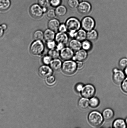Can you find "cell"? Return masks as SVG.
Returning a JSON list of instances; mask_svg holds the SVG:
<instances>
[{
    "label": "cell",
    "instance_id": "1",
    "mask_svg": "<svg viewBox=\"0 0 127 128\" xmlns=\"http://www.w3.org/2000/svg\"><path fill=\"white\" fill-rule=\"evenodd\" d=\"M45 46L43 41L40 40H34L31 43L29 51L32 55L35 56H42L44 53Z\"/></svg>",
    "mask_w": 127,
    "mask_h": 128
},
{
    "label": "cell",
    "instance_id": "2",
    "mask_svg": "<svg viewBox=\"0 0 127 128\" xmlns=\"http://www.w3.org/2000/svg\"><path fill=\"white\" fill-rule=\"evenodd\" d=\"M88 119L89 123L96 127L101 126L104 120L102 114L96 110L92 111L89 113Z\"/></svg>",
    "mask_w": 127,
    "mask_h": 128
},
{
    "label": "cell",
    "instance_id": "3",
    "mask_svg": "<svg viewBox=\"0 0 127 128\" xmlns=\"http://www.w3.org/2000/svg\"><path fill=\"white\" fill-rule=\"evenodd\" d=\"M65 24L68 32L75 33L81 28V22L77 18L71 17L66 21Z\"/></svg>",
    "mask_w": 127,
    "mask_h": 128
},
{
    "label": "cell",
    "instance_id": "4",
    "mask_svg": "<svg viewBox=\"0 0 127 128\" xmlns=\"http://www.w3.org/2000/svg\"><path fill=\"white\" fill-rule=\"evenodd\" d=\"M62 70L66 74H73L78 70L76 62L73 60L65 61L62 64Z\"/></svg>",
    "mask_w": 127,
    "mask_h": 128
},
{
    "label": "cell",
    "instance_id": "5",
    "mask_svg": "<svg viewBox=\"0 0 127 128\" xmlns=\"http://www.w3.org/2000/svg\"><path fill=\"white\" fill-rule=\"evenodd\" d=\"M95 25V20L91 16H85L82 19L81 21L82 28L85 30L86 32L94 29Z\"/></svg>",
    "mask_w": 127,
    "mask_h": 128
},
{
    "label": "cell",
    "instance_id": "6",
    "mask_svg": "<svg viewBox=\"0 0 127 128\" xmlns=\"http://www.w3.org/2000/svg\"><path fill=\"white\" fill-rule=\"evenodd\" d=\"M29 12L31 16L36 19L42 18L44 14L42 8L38 3L34 4L31 5L29 8Z\"/></svg>",
    "mask_w": 127,
    "mask_h": 128
},
{
    "label": "cell",
    "instance_id": "7",
    "mask_svg": "<svg viewBox=\"0 0 127 128\" xmlns=\"http://www.w3.org/2000/svg\"><path fill=\"white\" fill-rule=\"evenodd\" d=\"M95 92V87L91 84H88L84 85L81 93L83 97L90 99L94 96Z\"/></svg>",
    "mask_w": 127,
    "mask_h": 128
},
{
    "label": "cell",
    "instance_id": "8",
    "mask_svg": "<svg viewBox=\"0 0 127 128\" xmlns=\"http://www.w3.org/2000/svg\"><path fill=\"white\" fill-rule=\"evenodd\" d=\"M124 71L116 68L113 70V79L116 84H119L122 83L126 78Z\"/></svg>",
    "mask_w": 127,
    "mask_h": 128
},
{
    "label": "cell",
    "instance_id": "9",
    "mask_svg": "<svg viewBox=\"0 0 127 128\" xmlns=\"http://www.w3.org/2000/svg\"><path fill=\"white\" fill-rule=\"evenodd\" d=\"M75 52L70 48L65 47L60 51V57L64 61L72 60Z\"/></svg>",
    "mask_w": 127,
    "mask_h": 128
},
{
    "label": "cell",
    "instance_id": "10",
    "mask_svg": "<svg viewBox=\"0 0 127 128\" xmlns=\"http://www.w3.org/2000/svg\"><path fill=\"white\" fill-rule=\"evenodd\" d=\"M92 9L91 5L87 1H82L79 2L77 10L81 14L85 15L90 13Z\"/></svg>",
    "mask_w": 127,
    "mask_h": 128
},
{
    "label": "cell",
    "instance_id": "11",
    "mask_svg": "<svg viewBox=\"0 0 127 128\" xmlns=\"http://www.w3.org/2000/svg\"><path fill=\"white\" fill-rule=\"evenodd\" d=\"M88 57V52L82 48L75 52L72 60L76 61L83 62L87 59Z\"/></svg>",
    "mask_w": 127,
    "mask_h": 128
},
{
    "label": "cell",
    "instance_id": "12",
    "mask_svg": "<svg viewBox=\"0 0 127 128\" xmlns=\"http://www.w3.org/2000/svg\"><path fill=\"white\" fill-rule=\"evenodd\" d=\"M69 38L67 32H58L56 34L54 40L57 43H62L66 45L69 42Z\"/></svg>",
    "mask_w": 127,
    "mask_h": 128
},
{
    "label": "cell",
    "instance_id": "13",
    "mask_svg": "<svg viewBox=\"0 0 127 128\" xmlns=\"http://www.w3.org/2000/svg\"><path fill=\"white\" fill-rule=\"evenodd\" d=\"M40 76L43 78H47L51 75L52 70L49 66L46 65L41 66L39 70Z\"/></svg>",
    "mask_w": 127,
    "mask_h": 128
},
{
    "label": "cell",
    "instance_id": "14",
    "mask_svg": "<svg viewBox=\"0 0 127 128\" xmlns=\"http://www.w3.org/2000/svg\"><path fill=\"white\" fill-rule=\"evenodd\" d=\"M68 46L75 52L82 48V42L75 38H72L68 42Z\"/></svg>",
    "mask_w": 127,
    "mask_h": 128
},
{
    "label": "cell",
    "instance_id": "15",
    "mask_svg": "<svg viewBox=\"0 0 127 128\" xmlns=\"http://www.w3.org/2000/svg\"><path fill=\"white\" fill-rule=\"evenodd\" d=\"M60 24L59 20L55 18L49 20L47 24V26L48 28L56 32H58V28Z\"/></svg>",
    "mask_w": 127,
    "mask_h": 128
},
{
    "label": "cell",
    "instance_id": "16",
    "mask_svg": "<svg viewBox=\"0 0 127 128\" xmlns=\"http://www.w3.org/2000/svg\"><path fill=\"white\" fill-rule=\"evenodd\" d=\"M55 32L49 28H47L43 32L44 40L46 42L54 40Z\"/></svg>",
    "mask_w": 127,
    "mask_h": 128
},
{
    "label": "cell",
    "instance_id": "17",
    "mask_svg": "<svg viewBox=\"0 0 127 128\" xmlns=\"http://www.w3.org/2000/svg\"><path fill=\"white\" fill-rule=\"evenodd\" d=\"M55 12L56 17L62 18L67 14L68 10L64 5L61 4L55 8Z\"/></svg>",
    "mask_w": 127,
    "mask_h": 128
},
{
    "label": "cell",
    "instance_id": "18",
    "mask_svg": "<svg viewBox=\"0 0 127 128\" xmlns=\"http://www.w3.org/2000/svg\"><path fill=\"white\" fill-rule=\"evenodd\" d=\"M102 114L104 120L109 121L112 120L114 117V113L112 109L108 108L103 110Z\"/></svg>",
    "mask_w": 127,
    "mask_h": 128
},
{
    "label": "cell",
    "instance_id": "19",
    "mask_svg": "<svg viewBox=\"0 0 127 128\" xmlns=\"http://www.w3.org/2000/svg\"><path fill=\"white\" fill-rule=\"evenodd\" d=\"M87 32L83 28H80L75 32L74 38L82 42L86 39Z\"/></svg>",
    "mask_w": 127,
    "mask_h": 128
},
{
    "label": "cell",
    "instance_id": "20",
    "mask_svg": "<svg viewBox=\"0 0 127 128\" xmlns=\"http://www.w3.org/2000/svg\"><path fill=\"white\" fill-rule=\"evenodd\" d=\"M98 37L99 34L98 31L94 29L87 32L86 39L92 42L96 41Z\"/></svg>",
    "mask_w": 127,
    "mask_h": 128
},
{
    "label": "cell",
    "instance_id": "21",
    "mask_svg": "<svg viewBox=\"0 0 127 128\" xmlns=\"http://www.w3.org/2000/svg\"><path fill=\"white\" fill-rule=\"evenodd\" d=\"M62 61L58 58L54 59L52 60L50 64L52 70L55 71H59L62 67Z\"/></svg>",
    "mask_w": 127,
    "mask_h": 128
},
{
    "label": "cell",
    "instance_id": "22",
    "mask_svg": "<svg viewBox=\"0 0 127 128\" xmlns=\"http://www.w3.org/2000/svg\"><path fill=\"white\" fill-rule=\"evenodd\" d=\"M78 105L81 109L85 110L89 106V99L83 97L81 98L78 100Z\"/></svg>",
    "mask_w": 127,
    "mask_h": 128
},
{
    "label": "cell",
    "instance_id": "23",
    "mask_svg": "<svg viewBox=\"0 0 127 128\" xmlns=\"http://www.w3.org/2000/svg\"><path fill=\"white\" fill-rule=\"evenodd\" d=\"M113 128H126L127 127L125 120L119 118L114 120L113 124Z\"/></svg>",
    "mask_w": 127,
    "mask_h": 128
},
{
    "label": "cell",
    "instance_id": "24",
    "mask_svg": "<svg viewBox=\"0 0 127 128\" xmlns=\"http://www.w3.org/2000/svg\"><path fill=\"white\" fill-rule=\"evenodd\" d=\"M11 4L10 0H0V10H7L10 7Z\"/></svg>",
    "mask_w": 127,
    "mask_h": 128
},
{
    "label": "cell",
    "instance_id": "25",
    "mask_svg": "<svg viewBox=\"0 0 127 128\" xmlns=\"http://www.w3.org/2000/svg\"><path fill=\"white\" fill-rule=\"evenodd\" d=\"M82 49L88 52L93 48V44L91 41L86 39L82 42Z\"/></svg>",
    "mask_w": 127,
    "mask_h": 128
},
{
    "label": "cell",
    "instance_id": "26",
    "mask_svg": "<svg viewBox=\"0 0 127 128\" xmlns=\"http://www.w3.org/2000/svg\"><path fill=\"white\" fill-rule=\"evenodd\" d=\"M33 38L34 40H43L44 39L43 31L40 30H36L34 32Z\"/></svg>",
    "mask_w": 127,
    "mask_h": 128
},
{
    "label": "cell",
    "instance_id": "27",
    "mask_svg": "<svg viewBox=\"0 0 127 128\" xmlns=\"http://www.w3.org/2000/svg\"><path fill=\"white\" fill-rule=\"evenodd\" d=\"M100 104V101L98 98L93 96L89 100V105L90 107L95 108L97 107Z\"/></svg>",
    "mask_w": 127,
    "mask_h": 128
},
{
    "label": "cell",
    "instance_id": "28",
    "mask_svg": "<svg viewBox=\"0 0 127 128\" xmlns=\"http://www.w3.org/2000/svg\"><path fill=\"white\" fill-rule=\"evenodd\" d=\"M79 4L78 0H68L67 5L69 8L72 10L76 9Z\"/></svg>",
    "mask_w": 127,
    "mask_h": 128
},
{
    "label": "cell",
    "instance_id": "29",
    "mask_svg": "<svg viewBox=\"0 0 127 128\" xmlns=\"http://www.w3.org/2000/svg\"><path fill=\"white\" fill-rule=\"evenodd\" d=\"M47 54L49 55L53 59L58 58L60 57V51L55 48L53 49L49 50Z\"/></svg>",
    "mask_w": 127,
    "mask_h": 128
},
{
    "label": "cell",
    "instance_id": "30",
    "mask_svg": "<svg viewBox=\"0 0 127 128\" xmlns=\"http://www.w3.org/2000/svg\"><path fill=\"white\" fill-rule=\"evenodd\" d=\"M45 14L49 20L55 18L56 17L55 10L53 8L48 9Z\"/></svg>",
    "mask_w": 127,
    "mask_h": 128
},
{
    "label": "cell",
    "instance_id": "31",
    "mask_svg": "<svg viewBox=\"0 0 127 128\" xmlns=\"http://www.w3.org/2000/svg\"><path fill=\"white\" fill-rule=\"evenodd\" d=\"M50 0H38V4L42 8H48L50 6Z\"/></svg>",
    "mask_w": 127,
    "mask_h": 128
},
{
    "label": "cell",
    "instance_id": "32",
    "mask_svg": "<svg viewBox=\"0 0 127 128\" xmlns=\"http://www.w3.org/2000/svg\"><path fill=\"white\" fill-rule=\"evenodd\" d=\"M46 42V47L48 50L53 49L56 48L57 43L55 40L47 41Z\"/></svg>",
    "mask_w": 127,
    "mask_h": 128
},
{
    "label": "cell",
    "instance_id": "33",
    "mask_svg": "<svg viewBox=\"0 0 127 128\" xmlns=\"http://www.w3.org/2000/svg\"><path fill=\"white\" fill-rule=\"evenodd\" d=\"M52 60V58L48 54L44 55L42 58V62L46 65H48L50 64Z\"/></svg>",
    "mask_w": 127,
    "mask_h": 128
},
{
    "label": "cell",
    "instance_id": "34",
    "mask_svg": "<svg viewBox=\"0 0 127 128\" xmlns=\"http://www.w3.org/2000/svg\"><path fill=\"white\" fill-rule=\"evenodd\" d=\"M119 65L121 68L124 69L127 66V58H123L119 61Z\"/></svg>",
    "mask_w": 127,
    "mask_h": 128
},
{
    "label": "cell",
    "instance_id": "35",
    "mask_svg": "<svg viewBox=\"0 0 127 128\" xmlns=\"http://www.w3.org/2000/svg\"><path fill=\"white\" fill-rule=\"evenodd\" d=\"M50 6L55 8L61 4L62 0H50Z\"/></svg>",
    "mask_w": 127,
    "mask_h": 128
},
{
    "label": "cell",
    "instance_id": "36",
    "mask_svg": "<svg viewBox=\"0 0 127 128\" xmlns=\"http://www.w3.org/2000/svg\"><path fill=\"white\" fill-rule=\"evenodd\" d=\"M56 81L55 78L53 76H48L46 79V82L48 84L52 85L55 84Z\"/></svg>",
    "mask_w": 127,
    "mask_h": 128
},
{
    "label": "cell",
    "instance_id": "37",
    "mask_svg": "<svg viewBox=\"0 0 127 128\" xmlns=\"http://www.w3.org/2000/svg\"><path fill=\"white\" fill-rule=\"evenodd\" d=\"M58 32H68L65 23H61L58 28Z\"/></svg>",
    "mask_w": 127,
    "mask_h": 128
},
{
    "label": "cell",
    "instance_id": "38",
    "mask_svg": "<svg viewBox=\"0 0 127 128\" xmlns=\"http://www.w3.org/2000/svg\"><path fill=\"white\" fill-rule=\"evenodd\" d=\"M121 84L122 90L124 92L127 94V76Z\"/></svg>",
    "mask_w": 127,
    "mask_h": 128
},
{
    "label": "cell",
    "instance_id": "39",
    "mask_svg": "<svg viewBox=\"0 0 127 128\" xmlns=\"http://www.w3.org/2000/svg\"><path fill=\"white\" fill-rule=\"evenodd\" d=\"M84 86V85L83 84L81 83L77 84L75 86V91L77 92L81 93L83 90Z\"/></svg>",
    "mask_w": 127,
    "mask_h": 128
},
{
    "label": "cell",
    "instance_id": "40",
    "mask_svg": "<svg viewBox=\"0 0 127 128\" xmlns=\"http://www.w3.org/2000/svg\"><path fill=\"white\" fill-rule=\"evenodd\" d=\"M66 45L62 43H57L56 48L58 50L60 51L63 49L65 47Z\"/></svg>",
    "mask_w": 127,
    "mask_h": 128
},
{
    "label": "cell",
    "instance_id": "41",
    "mask_svg": "<svg viewBox=\"0 0 127 128\" xmlns=\"http://www.w3.org/2000/svg\"><path fill=\"white\" fill-rule=\"evenodd\" d=\"M76 62L77 64L78 69L80 70V69L83 68L84 66L83 62H82V61H76Z\"/></svg>",
    "mask_w": 127,
    "mask_h": 128
},
{
    "label": "cell",
    "instance_id": "42",
    "mask_svg": "<svg viewBox=\"0 0 127 128\" xmlns=\"http://www.w3.org/2000/svg\"><path fill=\"white\" fill-rule=\"evenodd\" d=\"M4 30L2 28V26H0V38L2 37L4 33Z\"/></svg>",
    "mask_w": 127,
    "mask_h": 128
},
{
    "label": "cell",
    "instance_id": "43",
    "mask_svg": "<svg viewBox=\"0 0 127 128\" xmlns=\"http://www.w3.org/2000/svg\"><path fill=\"white\" fill-rule=\"evenodd\" d=\"M1 26H2L3 29L4 30V31L6 30H7V25L6 24H2L1 25Z\"/></svg>",
    "mask_w": 127,
    "mask_h": 128
},
{
    "label": "cell",
    "instance_id": "44",
    "mask_svg": "<svg viewBox=\"0 0 127 128\" xmlns=\"http://www.w3.org/2000/svg\"><path fill=\"white\" fill-rule=\"evenodd\" d=\"M124 72L125 73L126 76H127V66L124 69Z\"/></svg>",
    "mask_w": 127,
    "mask_h": 128
},
{
    "label": "cell",
    "instance_id": "45",
    "mask_svg": "<svg viewBox=\"0 0 127 128\" xmlns=\"http://www.w3.org/2000/svg\"><path fill=\"white\" fill-rule=\"evenodd\" d=\"M127 126V117L126 118L125 120Z\"/></svg>",
    "mask_w": 127,
    "mask_h": 128
}]
</instances>
